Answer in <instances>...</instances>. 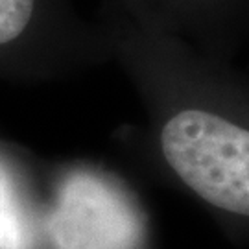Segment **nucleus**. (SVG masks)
<instances>
[{
    "label": "nucleus",
    "mask_w": 249,
    "mask_h": 249,
    "mask_svg": "<svg viewBox=\"0 0 249 249\" xmlns=\"http://www.w3.org/2000/svg\"><path fill=\"white\" fill-rule=\"evenodd\" d=\"M36 0H0V46L15 41L34 17Z\"/></svg>",
    "instance_id": "obj_2"
},
{
    "label": "nucleus",
    "mask_w": 249,
    "mask_h": 249,
    "mask_svg": "<svg viewBox=\"0 0 249 249\" xmlns=\"http://www.w3.org/2000/svg\"><path fill=\"white\" fill-rule=\"evenodd\" d=\"M160 148L201 199L227 213H249L248 129L209 111L185 109L162 127Z\"/></svg>",
    "instance_id": "obj_1"
}]
</instances>
